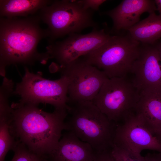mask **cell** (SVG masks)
Returning <instances> with one entry per match:
<instances>
[{"instance_id":"cell-1","label":"cell","mask_w":161,"mask_h":161,"mask_svg":"<svg viewBox=\"0 0 161 161\" xmlns=\"http://www.w3.org/2000/svg\"><path fill=\"white\" fill-rule=\"evenodd\" d=\"M10 125L12 135L32 152L43 158L55 149L64 130H66V109L48 112L37 105L13 102Z\"/></svg>"},{"instance_id":"cell-18","label":"cell","mask_w":161,"mask_h":161,"mask_svg":"<svg viewBox=\"0 0 161 161\" xmlns=\"http://www.w3.org/2000/svg\"><path fill=\"white\" fill-rule=\"evenodd\" d=\"M111 154L115 161H145L139 154L119 145H113Z\"/></svg>"},{"instance_id":"cell-2","label":"cell","mask_w":161,"mask_h":161,"mask_svg":"<svg viewBox=\"0 0 161 161\" xmlns=\"http://www.w3.org/2000/svg\"><path fill=\"white\" fill-rule=\"evenodd\" d=\"M38 15L26 17L0 18V73L5 77L6 68L10 65H32L44 64L49 59L45 52L40 53L38 45L48 37L47 29L42 28Z\"/></svg>"},{"instance_id":"cell-11","label":"cell","mask_w":161,"mask_h":161,"mask_svg":"<svg viewBox=\"0 0 161 161\" xmlns=\"http://www.w3.org/2000/svg\"><path fill=\"white\" fill-rule=\"evenodd\" d=\"M131 73L134 76L132 82L139 92H161V58L154 45L141 43L139 55Z\"/></svg>"},{"instance_id":"cell-4","label":"cell","mask_w":161,"mask_h":161,"mask_svg":"<svg viewBox=\"0 0 161 161\" xmlns=\"http://www.w3.org/2000/svg\"><path fill=\"white\" fill-rule=\"evenodd\" d=\"M93 11L83 8L78 0H53L38 11L41 21L48 26L49 44L66 35L79 33L88 27L98 28Z\"/></svg>"},{"instance_id":"cell-7","label":"cell","mask_w":161,"mask_h":161,"mask_svg":"<svg viewBox=\"0 0 161 161\" xmlns=\"http://www.w3.org/2000/svg\"><path fill=\"white\" fill-rule=\"evenodd\" d=\"M140 92L126 77L108 78L92 101L110 120L122 123L134 112Z\"/></svg>"},{"instance_id":"cell-12","label":"cell","mask_w":161,"mask_h":161,"mask_svg":"<svg viewBox=\"0 0 161 161\" xmlns=\"http://www.w3.org/2000/svg\"><path fill=\"white\" fill-rule=\"evenodd\" d=\"M157 10L154 0H124L113 9L103 13L109 17L116 30H128L139 22L141 15Z\"/></svg>"},{"instance_id":"cell-20","label":"cell","mask_w":161,"mask_h":161,"mask_svg":"<svg viewBox=\"0 0 161 161\" xmlns=\"http://www.w3.org/2000/svg\"><path fill=\"white\" fill-rule=\"evenodd\" d=\"M78 2L86 9L98 11L100 6L106 1V0H80Z\"/></svg>"},{"instance_id":"cell-14","label":"cell","mask_w":161,"mask_h":161,"mask_svg":"<svg viewBox=\"0 0 161 161\" xmlns=\"http://www.w3.org/2000/svg\"><path fill=\"white\" fill-rule=\"evenodd\" d=\"M134 113L152 131H161V92L151 90L140 92Z\"/></svg>"},{"instance_id":"cell-17","label":"cell","mask_w":161,"mask_h":161,"mask_svg":"<svg viewBox=\"0 0 161 161\" xmlns=\"http://www.w3.org/2000/svg\"><path fill=\"white\" fill-rule=\"evenodd\" d=\"M10 121L0 120V161H4L10 150H13L18 142L11 134L10 130Z\"/></svg>"},{"instance_id":"cell-10","label":"cell","mask_w":161,"mask_h":161,"mask_svg":"<svg viewBox=\"0 0 161 161\" xmlns=\"http://www.w3.org/2000/svg\"><path fill=\"white\" fill-rule=\"evenodd\" d=\"M114 144L123 146L139 154L144 150L161 153V139L134 112L117 124Z\"/></svg>"},{"instance_id":"cell-3","label":"cell","mask_w":161,"mask_h":161,"mask_svg":"<svg viewBox=\"0 0 161 161\" xmlns=\"http://www.w3.org/2000/svg\"><path fill=\"white\" fill-rule=\"evenodd\" d=\"M69 105L66 130L89 143L96 152L111 150L117 124L110 120L92 101Z\"/></svg>"},{"instance_id":"cell-24","label":"cell","mask_w":161,"mask_h":161,"mask_svg":"<svg viewBox=\"0 0 161 161\" xmlns=\"http://www.w3.org/2000/svg\"><path fill=\"white\" fill-rule=\"evenodd\" d=\"M154 45L157 49L161 58V40L157 41Z\"/></svg>"},{"instance_id":"cell-15","label":"cell","mask_w":161,"mask_h":161,"mask_svg":"<svg viewBox=\"0 0 161 161\" xmlns=\"http://www.w3.org/2000/svg\"><path fill=\"white\" fill-rule=\"evenodd\" d=\"M128 31L134 40L141 43L154 45L161 38V16L155 13H150Z\"/></svg>"},{"instance_id":"cell-9","label":"cell","mask_w":161,"mask_h":161,"mask_svg":"<svg viewBox=\"0 0 161 161\" xmlns=\"http://www.w3.org/2000/svg\"><path fill=\"white\" fill-rule=\"evenodd\" d=\"M111 36L104 29L94 28L88 33L72 34L62 40L49 44L46 52L58 66H63L99 47Z\"/></svg>"},{"instance_id":"cell-26","label":"cell","mask_w":161,"mask_h":161,"mask_svg":"<svg viewBox=\"0 0 161 161\" xmlns=\"http://www.w3.org/2000/svg\"><path fill=\"white\" fill-rule=\"evenodd\" d=\"M42 161H48L46 160H45L43 159Z\"/></svg>"},{"instance_id":"cell-8","label":"cell","mask_w":161,"mask_h":161,"mask_svg":"<svg viewBox=\"0 0 161 161\" xmlns=\"http://www.w3.org/2000/svg\"><path fill=\"white\" fill-rule=\"evenodd\" d=\"M58 70L68 79V103L71 104L92 101L108 78L103 72L82 57L64 66H58Z\"/></svg>"},{"instance_id":"cell-13","label":"cell","mask_w":161,"mask_h":161,"mask_svg":"<svg viewBox=\"0 0 161 161\" xmlns=\"http://www.w3.org/2000/svg\"><path fill=\"white\" fill-rule=\"evenodd\" d=\"M96 153L89 143L68 131L49 157L50 161H92Z\"/></svg>"},{"instance_id":"cell-19","label":"cell","mask_w":161,"mask_h":161,"mask_svg":"<svg viewBox=\"0 0 161 161\" xmlns=\"http://www.w3.org/2000/svg\"><path fill=\"white\" fill-rule=\"evenodd\" d=\"M13 151L14 155L10 161H42L43 159L31 152L19 141Z\"/></svg>"},{"instance_id":"cell-5","label":"cell","mask_w":161,"mask_h":161,"mask_svg":"<svg viewBox=\"0 0 161 161\" xmlns=\"http://www.w3.org/2000/svg\"><path fill=\"white\" fill-rule=\"evenodd\" d=\"M140 45L129 35H111L102 45L82 57L108 78L126 77L138 57Z\"/></svg>"},{"instance_id":"cell-22","label":"cell","mask_w":161,"mask_h":161,"mask_svg":"<svg viewBox=\"0 0 161 161\" xmlns=\"http://www.w3.org/2000/svg\"><path fill=\"white\" fill-rule=\"evenodd\" d=\"M144 157L145 161H161V153H148Z\"/></svg>"},{"instance_id":"cell-6","label":"cell","mask_w":161,"mask_h":161,"mask_svg":"<svg viewBox=\"0 0 161 161\" xmlns=\"http://www.w3.org/2000/svg\"><path fill=\"white\" fill-rule=\"evenodd\" d=\"M25 72L21 81L16 83L13 94L20 98L18 102L38 106L48 104L55 109L68 110L69 80L61 75L58 79L51 80L44 78L40 72L34 73L24 67Z\"/></svg>"},{"instance_id":"cell-23","label":"cell","mask_w":161,"mask_h":161,"mask_svg":"<svg viewBox=\"0 0 161 161\" xmlns=\"http://www.w3.org/2000/svg\"><path fill=\"white\" fill-rule=\"evenodd\" d=\"M154 1L157 7V10L159 12V15L161 16V0H155Z\"/></svg>"},{"instance_id":"cell-21","label":"cell","mask_w":161,"mask_h":161,"mask_svg":"<svg viewBox=\"0 0 161 161\" xmlns=\"http://www.w3.org/2000/svg\"><path fill=\"white\" fill-rule=\"evenodd\" d=\"M111 150L96 152L92 161H115L111 154Z\"/></svg>"},{"instance_id":"cell-25","label":"cell","mask_w":161,"mask_h":161,"mask_svg":"<svg viewBox=\"0 0 161 161\" xmlns=\"http://www.w3.org/2000/svg\"><path fill=\"white\" fill-rule=\"evenodd\" d=\"M158 136L161 139V131L157 134Z\"/></svg>"},{"instance_id":"cell-16","label":"cell","mask_w":161,"mask_h":161,"mask_svg":"<svg viewBox=\"0 0 161 161\" xmlns=\"http://www.w3.org/2000/svg\"><path fill=\"white\" fill-rule=\"evenodd\" d=\"M53 0H0V17H26L35 15Z\"/></svg>"}]
</instances>
